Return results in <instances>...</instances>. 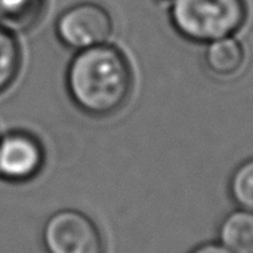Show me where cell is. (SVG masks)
<instances>
[{
	"label": "cell",
	"mask_w": 253,
	"mask_h": 253,
	"mask_svg": "<svg viewBox=\"0 0 253 253\" xmlns=\"http://www.w3.org/2000/svg\"><path fill=\"white\" fill-rule=\"evenodd\" d=\"M203 46V68L213 80L234 82L246 73L251 59L249 49L237 34L209 42Z\"/></svg>",
	"instance_id": "6"
},
{
	"label": "cell",
	"mask_w": 253,
	"mask_h": 253,
	"mask_svg": "<svg viewBox=\"0 0 253 253\" xmlns=\"http://www.w3.org/2000/svg\"><path fill=\"white\" fill-rule=\"evenodd\" d=\"M188 253H230L222 245H219L216 240L213 242H205L193 248Z\"/></svg>",
	"instance_id": "11"
},
{
	"label": "cell",
	"mask_w": 253,
	"mask_h": 253,
	"mask_svg": "<svg viewBox=\"0 0 253 253\" xmlns=\"http://www.w3.org/2000/svg\"><path fill=\"white\" fill-rule=\"evenodd\" d=\"M166 10L172 28L196 44L236 36L249 19L248 0H168Z\"/></svg>",
	"instance_id": "2"
},
{
	"label": "cell",
	"mask_w": 253,
	"mask_h": 253,
	"mask_svg": "<svg viewBox=\"0 0 253 253\" xmlns=\"http://www.w3.org/2000/svg\"><path fill=\"white\" fill-rule=\"evenodd\" d=\"M216 242L230 253H253V212L240 208L227 212L218 222Z\"/></svg>",
	"instance_id": "7"
},
{
	"label": "cell",
	"mask_w": 253,
	"mask_h": 253,
	"mask_svg": "<svg viewBox=\"0 0 253 253\" xmlns=\"http://www.w3.org/2000/svg\"><path fill=\"white\" fill-rule=\"evenodd\" d=\"M113 31L111 13L95 1H80L67 7L55 22L58 40L74 52L108 43Z\"/></svg>",
	"instance_id": "4"
},
{
	"label": "cell",
	"mask_w": 253,
	"mask_h": 253,
	"mask_svg": "<svg viewBox=\"0 0 253 253\" xmlns=\"http://www.w3.org/2000/svg\"><path fill=\"white\" fill-rule=\"evenodd\" d=\"M227 193L236 208L253 212V156L233 169L227 182Z\"/></svg>",
	"instance_id": "9"
},
{
	"label": "cell",
	"mask_w": 253,
	"mask_h": 253,
	"mask_svg": "<svg viewBox=\"0 0 253 253\" xmlns=\"http://www.w3.org/2000/svg\"><path fill=\"white\" fill-rule=\"evenodd\" d=\"M42 245L46 253H107L99 225L77 209L52 213L43 225Z\"/></svg>",
	"instance_id": "3"
},
{
	"label": "cell",
	"mask_w": 253,
	"mask_h": 253,
	"mask_svg": "<svg viewBox=\"0 0 253 253\" xmlns=\"http://www.w3.org/2000/svg\"><path fill=\"white\" fill-rule=\"evenodd\" d=\"M47 0H0V27L13 33H28L42 19Z\"/></svg>",
	"instance_id": "8"
},
{
	"label": "cell",
	"mask_w": 253,
	"mask_h": 253,
	"mask_svg": "<svg viewBox=\"0 0 253 253\" xmlns=\"http://www.w3.org/2000/svg\"><path fill=\"white\" fill-rule=\"evenodd\" d=\"M46 165L40 139L25 130H10L0 136V179L27 184L36 179Z\"/></svg>",
	"instance_id": "5"
},
{
	"label": "cell",
	"mask_w": 253,
	"mask_h": 253,
	"mask_svg": "<svg viewBox=\"0 0 253 253\" xmlns=\"http://www.w3.org/2000/svg\"><path fill=\"white\" fill-rule=\"evenodd\" d=\"M133 86L129 56L110 42L77 50L65 73V87L74 107L96 119L122 111L132 98Z\"/></svg>",
	"instance_id": "1"
},
{
	"label": "cell",
	"mask_w": 253,
	"mask_h": 253,
	"mask_svg": "<svg viewBox=\"0 0 253 253\" xmlns=\"http://www.w3.org/2000/svg\"><path fill=\"white\" fill-rule=\"evenodd\" d=\"M21 68V49L13 33L0 27V93L12 86Z\"/></svg>",
	"instance_id": "10"
}]
</instances>
